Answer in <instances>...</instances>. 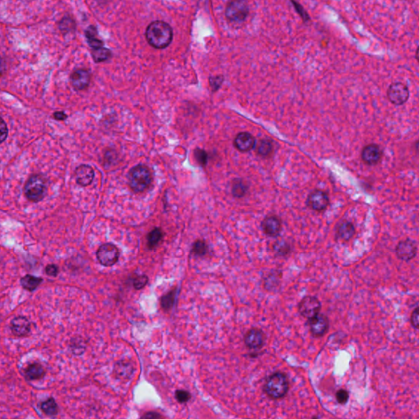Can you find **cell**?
I'll return each instance as SVG.
<instances>
[{
    "label": "cell",
    "mask_w": 419,
    "mask_h": 419,
    "mask_svg": "<svg viewBox=\"0 0 419 419\" xmlns=\"http://www.w3.org/2000/svg\"><path fill=\"white\" fill-rule=\"evenodd\" d=\"M146 38L149 45L156 49H165L173 39L171 26L165 21H155L147 26Z\"/></svg>",
    "instance_id": "1"
},
{
    "label": "cell",
    "mask_w": 419,
    "mask_h": 419,
    "mask_svg": "<svg viewBox=\"0 0 419 419\" xmlns=\"http://www.w3.org/2000/svg\"><path fill=\"white\" fill-rule=\"evenodd\" d=\"M128 180L133 191L143 192L150 186L152 180L151 170L144 165H135L129 172Z\"/></svg>",
    "instance_id": "2"
},
{
    "label": "cell",
    "mask_w": 419,
    "mask_h": 419,
    "mask_svg": "<svg viewBox=\"0 0 419 419\" xmlns=\"http://www.w3.org/2000/svg\"><path fill=\"white\" fill-rule=\"evenodd\" d=\"M289 389V382L286 375L275 373L266 380L264 391L273 399L282 398Z\"/></svg>",
    "instance_id": "3"
},
{
    "label": "cell",
    "mask_w": 419,
    "mask_h": 419,
    "mask_svg": "<svg viewBox=\"0 0 419 419\" xmlns=\"http://www.w3.org/2000/svg\"><path fill=\"white\" fill-rule=\"evenodd\" d=\"M25 194L29 200L38 203L45 198L47 194V183L42 175L30 176L25 185Z\"/></svg>",
    "instance_id": "4"
},
{
    "label": "cell",
    "mask_w": 419,
    "mask_h": 419,
    "mask_svg": "<svg viewBox=\"0 0 419 419\" xmlns=\"http://www.w3.org/2000/svg\"><path fill=\"white\" fill-rule=\"evenodd\" d=\"M249 14V7L245 1H233L227 6L225 15L227 18L234 23H242Z\"/></svg>",
    "instance_id": "5"
},
{
    "label": "cell",
    "mask_w": 419,
    "mask_h": 419,
    "mask_svg": "<svg viewBox=\"0 0 419 419\" xmlns=\"http://www.w3.org/2000/svg\"><path fill=\"white\" fill-rule=\"evenodd\" d=\"M387 98L395 106L405 104L410 98V91L403 83L396 82L390 85L387 92Z\"/></svg>",
    "instance_id": "6"
},
{
    "label": "cell",
    "mask_w": 419,
    "mask_h": 419,
    "mask_svg": "<svg viewBox=\"0 0 419 419\" xmlns=\"http://www.w3.org/2000/svg\"><path fill=\"white\" fill-rule=\"evenodd\" d=\"M320 310H321V303L315 296H305L299 303V313L301 316L306 318L309 320L319 314Z\"/></svg>",
    "instance_id": "7"
},
{
    "label": "cell",
    "mask_w": 419,
    "mask_h": 419,
    "mask_svg": "<svg viewBox=\"0 0 419 419\" xmlns=\"http://www.w3.org/2000/svg\"><path fill=\"white\" fill-rule=\"evenodd\" d=\"M98 261L104 266H112L117 263L119 258V251L112 243H105L97 252Z\"/></svg>",
    "instance_id": "8"
},
{
    "label": "cell",
    "mask_w": 419,
    "mask_h": 419,
    "mask_svg": "<svg viewBox=\"0 0 419 419\" xmlns=\"http://www.w3.org/2000/svg\"><path fill=\"white\" fill-rule=\"evenodd\" d=\"M307 205L314 211H324L329 205V195L322 190H314L308 196Z\"/></svg>",
    "instance_id": "9"
},
{
    "label": "cell",
    "mask_w": 419,
    "mask_h": 419,
    "mask_svg": "<svg viewBox=\"0 0 419 419\" xmlns=\"http://www.w3.org/2000/svg\"><path fill=\"white\" fill-rule=\"evenodd\" d=\"M263 233L270 238H277L282 229V220L276 215H269L261 223Z\"/></svg>",
    "instance_id": "10"
},
{
    "label": "cell",
    "mask_w": 419,
    "mask_h": 419,
    "mask_svg": "<svg viewBox=\"0 0 419 419\" xmlns=\"http://www.w3.org/2000/svg\"><path fill=\"white\" fill-rule=\"evenodd\" d=\"M383 156V151L377 144H368L363 147L361 152L362 161L368 165H376L379 163Z\"/></svg>",
    "instance_id": "11"
},
{
    "label": "cell",
    "mask_w": 419,
    "mask_h": 419,
    "mask_svg": "<svg viewBox=\"0 0 419 419\" xmlns=\"http://www.w3.org/2000/svg\"><path fill=\"white\" fill-rule=\"evenodd\" d=\"M396 253L397 257L402 261H410L417 254V245L412 240H403L396 246Z\"/></svg>",
    "instance_id": "12"
},
{
    "label": "cell",
    "mask_w": 419,
    "mask_h": 419,
    "mask_svg": "<svg viewBox=\"0 0 419 419\" xmlns=\"http://www.w3.org/2000/svg\"><path fill=\"white\" fill-rule=\"evenodd\" d=\"M70 84L75 90H84L90 84V72L84 68L77 69L70 75Z\"/></svg>",
    "instance_id": "13"
},
{
    "label": "cell",
    "mask_w": 419,
    "mask_h": 419,
    "mask_svg": "<svg viewBox=\"0 0 419 419\" xmlns=\"http://www.w3.org/2000/svg\"><path fill=\"white\" fill-rule=\"evenodd\" d=\"M309 326L313 336L322 337L329 330V320L326 315L319 314L309 320Z\"/></svg>",
    "instance_id": "14"
},
{
    "label": "cell",
    "mask_w": 419,
    "mask_h": 419,
    "mask_svg": "<svg viewBox=\"0 0 419 419\" xmlns=\"http://www.w3.org/2000/svg\"><path fill=\"white\" fill-rule=\"evenodd\" d=\"M234 145L238 151L247 152L253 149L256 145V140L248 132H242L236 136Z\"/></svg>",
    "instance_id": "15"
},
{
    "label": "cell",
    "mask_w": 419,
    "mask_h": 419,
    "mask_svg": "<svg viewBox=\"0 0 419 419\" xmlns=\"http://www.w3.org/2000/svg\"><path fill=\"white\" fill-rule=\"evenodd\" d=\"M265 335L261 329H252L247 331L244 337V343L251 349H258L264 344Z\"/></svg>",
    "instance_id": "16"
},
{
    "label": "cell",
    "mask_w": 419,
    "mask_h": 419,
    "mask_svg": "<svg viewBox=\"0 0 419 419\" xmlns=\"http://www.w3.org/2000/svg\"><path fill=\"white\" fill-rule=\"evenodd\" d=\"M75 179L79 185L89 186L94 179V170L90 165H79L75 170Z\"/></svg>",
    "instance_id": "17"
},
{
    "label": "cell",
    "mask_w": 419,
    "mask_h": 419,
    "mask_svg": "<svg viewBox=\"0 0 419 419\" xmlns=\"http://www.w3.org/2000/svg\"><path fill=\"white\" fill-rule=\"evenodd\" d=\"M12 333L17 337H24L30 332V323L26 317H16L11 323Z\"/></svg>",
    "instance_id": "18"
},
{
    "label": "cell",
    "mask_w": 419,
    "mask_h": 419,
    "mask_svg": "<svg viewBox=\"0 0 419 419\" xmlns=\"http://www.w3.org/2000/svg\"><path fill=\"white\" fill-rule=\"evenodd\" d=\"M282 272L279 270H273L264 278V286L267 291L277 290L280 285Z\"/></svg>",
    "instance_id": "19"
},
{
    "label": "cell",
    "mask_w": 419,
    "mask_h": 419,
    "mask_svg": "<svg viewBox=\"0 0 419 419\" xmlns=\"http://www.w3.org/2000/svg\"><path fill=\"white\" fill-rule=\"evenodd\" d=\"M355 233V228L354 224L350 222L344 221L341 223L338 227L337 230V236L338 238L343 241H349L354 237Z\"/></svg>",
    "instance_id": "20"
},
{
    "label": "cell",
    "mask_w": 419,
    "mask_h": 419,
    "mask_svg": "<svg viewBox=\"0 0 419 419\" xmlns=\"http://www.w3.org/2000/svg\"><path fill=\"white\" fill-rule=\"evenodd\" d=\"M85 36L89 46L93 49L103 48L104 43L98 38V30L94 26H90L85 30Z\"/></svg>",
    "instance_id": "21"
},
{
    "label": "cell",
    "mask_w": 419,
    "mask_h": 419,
    "mask_svg": "<svg viewBox=\"0 0 419 419\" xmlns=\"http://www.w3.org/2000/svg\"><path fill=\"white\" fill-rule=\"evenodd\" d=\"M273 251L276 256L284 257L291 253V244L283 238L278 240L273 245Z\"/></svg>",
    "instance_id": "22"
},
{
    "label": "cell",
    "mask_w": 419,
    "mask_h": 419,
    "mask_svg": "<svg viewBox=\"0 0 419 419\" xmlns=\"http://www.w3.org/2000/svg\"><path fill=\"white\" fill-rule=\"evenodd\" d=\"M25 373H26V378L31 381V380H39L45 376V371L43 366L40 363H32L26 368Z\"/></svg>",
    "instance_id": "23"
},
{
    "label": "cell",
    "mask_w": 419,
    "mask_h": 419,
    "mask_svg": "<svg viewBox=\"0 0 419 419\" xmlns=\"http://www.w3.org/2000/svg\"><path fill=\"white\" fill-rule=\"evenodd\" d=\"M247 191H248V185L246 184V182L241 179H236L233 180L232 187H231V192L233 197L237 198H243L247 194Z\"/></svg>",
    "instance_id": "24"
},
{
    "label": "cell",
    "mask_w": 419,
    "mask_h": 419,
    "mask_svg": "<svg viewBox=\"0 0 419 419\" xmlns=\"http://www.w3.org/2000/svg\"><path fill=\"white\" fill-rule=\"evenodd\" d=\"M43 282L42 278L35 277L33 275H26L21 279V286L27 291H33Z\"/></svg>",
    "instance_id": "25"
},
{
    "label": "cell",
    "mask_w": 419,
    "mask_h": 419,
    "mask_svg": "<svg viewBox=\"0 0 419 419\" xmlns=\"http://www.w3.org/2000/svg\"><path fill=\"white\" fill-rule=\"evenodd\" d=\"M92 56L95 63H103L105 61L108 60L112 57V52L107 48H100V49H93L92 50Z\"/></svg>",
    "instance_id": "26"
},
{
    "label": "cell",
    "mask_w": 419,
    "mask_h": 419,
    "mask_svg": "<svg viewBox=\"0 0 419 419\" xmlns=\"http://www.w3.org/2000/svg\"><path fill=\"white\" fill-rule=\"evenodd\" d=\"M59 30L63 33L70 32L75 29V22L70 16H64L59 22Z\"/></svg>",
    "instance_id": "27"
},
{
    "label": "cell",
    "mask_w": 419,
    "mask_h": 419,
    "mask_svg": "<svg viewBox=\"0 0 419 419\" xmlns=\"http://www.w3.org/2000/svg\"><path fill=\"white\" fill-rule=\"evenodd\" d=\"M41 410L46 415L52 416V415H56L59 409H58V405H57L56 401H54V399L49 398L41 404Z\"/></svg>",
    "instance_id": "28"
},
{
    "label": "cell",
    "mask_w": 419,
    "mask_h": 419,
    "mask_svg": "<svg viewBox=\"0 0 419 419\" xmlns=\"http://www.w3.org/2000/svg\"><path fill=\"white\" fill-rule=\"evenodd\" d=\"M162 237H163V233L160 228H156L151 231L147 237V242H148L150 248H153L157 246L159 242L162 239Z\"/></svg>",
    "instance_id": "29"
},
{
    "label": "cell",
    "mask_w": 419,
    "mask_h": 419,
    "mask_svg": "<svg viewBox=\"0 0 419 419\" xmlns=\"http://www.w3.org/2000/svg\"><path fill=\"white\" fill-rule=\"evenodd\" d=\"M208 245L203 240H197L192 247L193 254L197 256H205L208 253Z\"/></svg>",
    "instance_id": "30"
},
{
    "label": "cell",
    "mask_w": 419,
    "mask_h": 419,
    "mask_svg": "<svg viewBox=\"0 0 419 419\" xmlns=\"http://www.w3.org/2000/svg\"><path fill=\"white\" fill-rule=\"evenodd\" d=\"M272 142L269 140H262L259 142L257 153L261 156H267L272 151Z\"/></svg>",
    "instance_id": "31"
},
{
    "label": "cell",
    "mask_w": 419,
    "mask_h": 419,
    "mask_svg": "<svg viewBox=\"0 0 419 419\" xmlns=\"http://www.w3.org/2000/svg\"><path fill=\"white\" fill-rule=\"evenodd\" d=\"M176 291H171L161 298V306L165 310H169L172 308L176 298Z\"/></svg>",
    "instance_id": "32"
},
{
    "label": "cell",
    "mask_w": 419,
    "mask_h": 419,
    "mask_svg": "<svg viewBox=\"0 0 419 419\" xmlns=\"http://www.w3.org/2000/svg\"><path fill=\"white\" fill-rule=\"evenodd\" d=\"M116 371H117V374L121 377H125L127 375L131 374L132 373V366L129 363H125V362H121L118 363L117 367H116Z\"/></svg>",
    "instance_id": "33"
},
{
    "label": "cell",
    "mask_w": 419,
    "mask_h": 419,
    "mask_svg": "<svg viewBox=\"0 0 419 419\" xmlns=\"http://www.w3.org/2000/svg\"><path fill=\"white\" fill-rule=\"evenodd\" d=\"M148 282V277L146 275H139L133 281V286L136 290H140L144 287Z\"/></svg>",
    "instance_id": "34"
},
{
    "label": "cell",
    "mask_w": 419,
    "mask_h": 419,
    "mask_svg": "<svg viewBox=\"0 0 419 419\" xmlns=\"http://www.w3.org/2000/svg\"><path fill=\"white\" fill-rule=\"evenodd\" d=\"M194 156H195L196 161H198V163L202 166H204L208 163V154L205 151L197 149L194 151Z\"/></svg>",
    "instance_id": "35"
},
{
    "label": "cell",
    "mask_w": 419,
    "mask_h": 419,
    "mask_svg": "<svg viewBox=\"0 0 419 419\" xmlns=\"http://www.w3.org/2000/svg\"><path fill=\"white\" fill-rule=\"evenodd\" d=\"M175 398L180 403H186L191 398V395L189 391L179 390L175 392Z\"/></svg>",
    "instance_id": "36"
},
{
    "label": "cell",
    "mask_w": 419,
    "mask_h": 419,
    "mask_svg": "<svg viewBox=\"0 0 419 419\" xmlns=\"http://www.w3.org/2000/svg\"><path fill=\"white\" fill-rule=\"evenodd\" d=\"M336 398H337L338 403L343 405V404L347 403V401H348L349 394L345 390H339L336 394Z\"/></svg>",
    "instance_id": "37"
},
{
    "label": "cell",
    "mask_w": 419,
    "mask_h": 419,
    "mask_svg": "<svg viewBox=\"0 0 419 419\" xmlns=\"http://www.w3.org/2000/svg\"><path fill=\"white\" fill-rule=\"evenodd\" d=\"M224 81V78L222 76L211 77L210 79V84L211 85L212 89L214 91L219 89V87L221 86L222 83Z\"/></svg>",
    "instance_id": "38"
},
{
    "label": "cell",
    "mask_w": 419,
    "mask_h": 419,
    "mask_svg": "<svg viewBox=\"0 0 419 419\" xmlns=\"http://www.w3.org/2000/svg\"><path fill=\"white\" fill-rule=\"evenodd\" d=\"M410 321L413 327L415 329H419V307L416 308L411 314Z\"/></svg>",
    "instance_id": "39"
},
{
    "label": "cell",
    "mask_w": 419,
    "mask_h": 419,
    "mask_svg": "<svg viewBox=\"0 0 419 419\" xmlns=\"http://www.w3.org/2000/svg\"><path fill=\"white\" fill-rule=\"evenodd\" d=\"M2 123H1V143L4 142L5 140H7V135H8V129H7V124L5 123L4 120H1Z\"/></svg>",
    "instance_id": "40"
},
{
    "label": "cell",
    "mask_w": 419,
    "mask_h": 419,
    "mask_svg": "<svg viewBox=\"0 0 419 419\" xmlns=\"http://www.w3.org/2000/svg\"><path fill=\"white\" fill-rule=\"evenodd\" d=\"M45 273L49 276H56L59 274V268L55 265H49L45 268Z\"/></svg>",
    "instance_id": "41"
},
{
    "label": "cell",
    "mask_w": 419,
    "mask_h": 419,
    "mask_svg": "<svg viewBox=\"0 0 419 419\" xmlns=\"http://www.w3.org/2000/svg\"><path fill=\"white\" fill-rule=\"evenodd\" d=\"M142 419H164L160 414L156 412H148L143 415Z\"/></svg>",
    "instance_id": "42"
},
{
    "label": "cell",
    "mask_w": 419,
    "mask_h": 419,
    "mask_svg": "<svg viewBox=\"0 0 419 419\" xmlns=\"http://www.w3.org/2000/svg\"><path fill=\"white\" fill-rule=\"evenodd\" d=\"M53 116H54V119L57 120V121H64L68 117L65 112H63V111L55 112Z\"/></svg>",
    "instance_id": "43"
},
{
    "label": "cell",
    "mask_w": 419,
    "mask_h": 419,
    "mask_svg": "<svg viewBox=\"0 0 419 419\" xmlns=\"http://www.w3.org/2000/svg\"><path fill=\"white\" fill-rule=\"evenodd\" d=\"M415 148L416 152L419 155V140H418L417 142H415Z\"/></svg>",
    "instance_id": "44"
},
{
    "label": "cell",
    "mask_w": 419,
    "mask_h": 419,
    "mask_svg": "<svg viewBox=\"0 0 419 419\" xmlns=\"http://www.w3.org/2000/svg\"><path fill=\"white\" fill-rule=\"evenodd\" d=\"M415 57H416V59H417L418 62L419 63V46L417 48V50H416V54H415Z\"/></svg>",
    "instance_id": "45"
},
{
    "label": "cell",
    "mask_w": 419,
    "mask_h": 419,
    "mask_svg": "<svg viewBox=\"0 0 419 419\" xmlns=\"http://www.w3.org/2000/svg\"><path fill=\"white\" fill-rule=\"evenodd\" d=\"M316 419V418H315V419Z\"/></svg>",
    "instance_id": "46"
}]
</instances>
